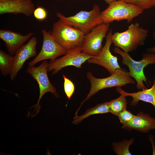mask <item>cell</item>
Here are the masks:
<instances>
[{
  "instance_id": "6da1fadb",
  "label": "cell",
  "mask_w": 155,
  "mask_h": 155,
  "mask_svg": "<svg viewBox=\"0 0 155 155\" xmlns=\"http://www.w3.org/2000/svg\"><path fill=\"white\" fill-rule=\"evenodd\" d=\"M86 75L90 84V90L85 99L81 102L75 115H78L82 104L100 90L107 88L121 87L128 84L135 83L129 72L122 68L117 70L109 76L104 78H95L90 71L88 72Z\"/></svg>"
},
{
  "instance_id": "7a4b0ae2",
  "label": "cell",
  "mask_w": 155,
  "mask_h": 155,
  "mask_svg": "<svg viewBox=\"0 0 155 155\" xmlns=\"http://www.w3.org/2000/svg\"><path fill=\"white\" fill-rule=\"evenodd\" d=\"M148 33V29L140 27L138 23L131 24L126 30L113 34V43L125 52H132L144 44Z\"/></svg>"
},
{
  "instance_id": "3957f363",
  "label": "cell",
  "mask_w": 155,
  "mask_h": 155,
  "mask_svg": "<svg viewBox=\"0 0 155 155\" xmlns=\"http://www.w3.org/2000/svg\"><path fill=\"white\" fill-rule=\"evenodd\" d=\"M50 33L55 40L68 52L81 49L85 34L79 29L59 19L53 24Z\"/></svg>"
},
{
  "instance_id": "277c9868",
  "label": "cell",
  "mask_w": 155,
  "mask_h": 155,
  "mask_svg": "<svg viewBox=\"0 0 155 155\" xmlns=\"http://www.w3.org/2000/svg\"><path fill=\"white\" fill-rule=\"evenodd\" d=\"M114 52L120 55L122 58V63L127 66L129 69L130 76L134 78L137 82L136 86L138 89L143 90L146 89L144 82L148 85V81L143 72L145 67L150 64H155V52L145 53L140 61L133 60L128 53L115 47L114 49Z\"/></svg>"
},
{
  "instance_id": "5b68a950",
  "label": "cell",
  "mask_w": 155,
  "mask_h": 155,
  "mask_svg": "<svg viewBox=\"0 0 155 155\" xmlns=\"http://www.w3.org/2000/svg\"><path fill=\"white\" fill-rule=\"evenodd\" d=\"M100 12L99 5L94 4L89 11L82 10L69 17H66L59 12L57 13L56 15L64 23L79 29L86 34L102 23L100 17Z\"/></svg>"
},
{
  "instance_id": "8992f818",
  "label": "cell",
  "mask_w": 155,
  "mask_h": 155,
  "mask_svg": "<svg viewBox=\"0 0 155 155\" xmlns=\"http://www.w3.org/2000/svg\"><path fill=\"white\" fill-rule=\"evenodd\" d=\"M143 11L135 5L117 0L109 4L106 9L101 12L100 17L102 23L110 24L123 20H127L129 23Z\"/></svg>"
},
{
  "instance_id": "52a82bcc",
  "label": "cell",
  "mask_w": 155,
  "mask_h": 155,
  "mask_svg": "<svg viewBox=\"0 0 155 155\" xmlns=\"http://www.w3.org/2000/svg\"><path fill=\"white\" fill-rule=\"evenodd\" d=\"M49 63L44 60L39 66L28 67L26 72L30 74L37 82L39 88V96L37 104L31 107H35L36 111V113L32 117L35 116L39 112L40 108L39 104L40 101L46 93L50 92L57 98L59 97V95L56 88L52 85L49 79L47 72Z\"/></svg>"
},
{
  "instance_id": "ba28073f",
  "label": "cell",
  "mask_w": 155,
  "mask_h": 155,
  "mask_svg": "<svg viewBox=\"0 0 155 155\" xmlns=\"http://www.w3.org/2000/svg\"><path fill=\"white\" fill-rule=\"evenodd\" d=\"M43 43L41 49L38 54L28 63V67L34 66L42 61L50 59L53 61L60 56L65 55L67 51L59 44L53 38L51 33L43 29Z\"/></svg>"
},
{
  "instance_id": "9c48e42d",
  "label": "cell",
  "mask_w": 155,
  "mask_h": 155,
  "mask_svg": "<svg viewBox=\"0 0 155 155\" xmlns=\"http://www.w3.org/2000/svg\"><path fill=\"white\" fill-rule=\"evenodd\" d=\"M109 27V23H103L85 34L81 47L82 51L92 56L97 55L103 47L102 43Z\"/></svg>"
},
{
  "instance_id": "30bf717a",
  "label": "cell",
  "mask_w": 155,
  "mask_h": 155,
  "mask_svg": "<svg viewBox=\"0 0 155 155\" xmlns=\"http://www.w3.org/2000/svg\"><path fill=\"white\" fill-rule=\"evenodd\" d=\"M92 56L82 51L81 49L69 51L64 56L49 63L48 71H52V75L57 73L63 68L68 66H74L78 68Z\"/></svg>"
},
{
  "instance_id": "8fae6325",
  "label": "cell",
  "mask_w": 155,
  "mask_h": 155,
  "mask_svg": "<svg viewBox=\"0 0 155 155\" xmlns=\"http://www.w3.org/2000/svg\"><path fill=\"white\" fill-rule=\"evenodd\" d=\"M112 34V30L111 29L106 35L105 44L100 53L87 60L89 63L96 64L104 67L111 75L117 70L121 68L118 63L117 57L113 55L110 51L111 46L113 43Z\"/></svg>"
},
{
  "instance_id": "7c38bea8",
  "label": "cell",
  "mask_w": 155,
  "mask_h": 155,
  "mask_svg": "<svg viewBox=\"0 0 155 155\" xmlns=\"http://www.w3.org/2000/svg\"><path fill=\"white\" fill-rule=\"evenodd\" d=\"M37 43V38L33 36L17 50L14 56L13 66L9 74L11 80H13L27 60L36 55Z\"/></svg>"
},
{
  "instance_id": "4fadbf2b",
  "label": "cell",
  "mask_w": 155,
  "mask_h": 155,
  "mask_svg": "<svg viewBox=\"0 0 155 155\" xmlns=\"http://www.w3.org/2000/svg\"><path fill=\"white\" fill-rule=\"evenodd\" d=\"M35 10L31 0H0V14H22L31 16Z\"/></svg>"
},
{
  "instance_id": "5bb4252c",
  "label": "cell",
  "mask_w": 155,
  "mask_h": 155,
  "mask_svg": "<svg viewBox=\"0 0 155 155\" xmlns=\"http://www.w3.org/2000/svg\"><path fill=\"white\" fill-rule=\"evenodd\" d=\"M34 35L30 32L23 35L9 30L0 29V38L5 42L10 54L15 55L17 50Z\"/></svg>"
},
{
  "instance_id": "9a60e30c",
  "label": "cell",
  "mask_w": 155,
  "mask_h": 155,
  "mask_svg": "<svg viewBox=\"0 0 155 155\" xmlns=\"http://www.w3.org/2000/svg\"><path fill=\"white\" fill-rule=\"evenodd\" d=\"M122 127L129 130L134 129L144 133H148L155 128V118L148 114L140 112L135 115L129 122L123 124Z\"/></svg>"
},
{
  "instance_id": "2e32d148",
  "label": "cell",
  "mask_w": 155,
  "mask_h": 155,
  "mask_svg": "<svg viewBox=\"0 0 155 155\" xmlns=\"http://www.w3.org/2000/svg\"><path fill=\"white\" fill-rule=\"evenodd\" d=\"M152 86L150 88H147L137 92L128 93L122 89L121 87H116L117 91L120 94L125 96H131L133 98L130 105L135 106L140 100L150 103L155 107V78Z\"/></svg>"
},
{
  "instance_id": "e0dca14e",
  "label": "cell",
  "mask_w": 155,
  "mask_h": 155,
  "mask_svg": "<svg viewBox=\"0 0 155 155\" xmlns=\"http://www.w3.org/2000/svg\"><path fill=\"white\" fill-rule=\"evenodd\" d=\"M108 113H110L109 102L99 104L93 108L87 109L83 115L74 117L72 123L74 124H78L91 115Z\"/></svg>"
},
{
  "instance_id": "ac0fdd59",
  "label": "cell",
  "mask_w": 155,
  "mask_h": 155,
  "mask_svg": "<svg viewBox=\"0 0 155 155\" xmlns=\"http://www.w3.org/2000/svg\"><path fill=\"white\" fill-rule=\"evenodd\" d=\"M14 56L0 50V69L1 74L6 76L10 74L13 66Z\"/></svg>"
},
{
  "instance_id": "d6986e66",
  "label": "cell",
  "mask_w": 155,
  "mask_h": 155,
  "mask_svg": "<svg viewBox=\"0 0 155 155\" xmlns=\"http://www.w3.org/2000/svg\"><path fill=\"white\" fill-rule=\"evenodd\" d=\"M124 95L121 94L119 98L109 102L110 113L117 116L121 112L126 109L127 101Z\"/></svg>"
},
{
  "instance_id": "ffe728a7",
  "label": "cell",
  "mask_w": 155,
  "mask_h": 155,
  "mask_svg": "<svg viewBox=\"0 0 155 155\" xmlns=\"http://www.w3.org/2000/svg\"><path fill=\"white\" fill-rule=\"evenodd\" d=\"M133 139L113 143V149L116 153L118 155H131L129 151L130 146L133 144Z\"/></svg>"
},
{
  "instance_id": "44dd1931",
  "label": "cell",
  "mask_w": 155,
  "mask_h": 155,
  "mask_svg": "<svg viewBox=\"0 0 155 155\" xmlns=\"http://www.w3.org/2000/svg\"><path fill=\"white\" fill-rule=\"evenodd\" d=\"M135 5L144 10L155 7V0H117Z\"/></svg>"
},
{
  "instance_id": "7402d4cb",
  "label": "cell",
  "mask_w": 155,
  "mask_h": 155,
  "mask_svg": "<svg viewBox=\"0 0 155 155\" xmlns=\"http://www.w3.org/2000/svg\"><path fill=\"white\" fill-rule=\"evenodd\" d=\"M64 80V89L65 94L68 99H70L75 90V86L72 82L63 75Z\"/></svg>"
},
{
  "instance_id": "603a6c76",
  "label": "cell",
  "mask_w": 155,
  "mask_h": 155,
  "mask_svg": "<svg viewBox=\"0 0 155 155\" xmlns=\"http://www.w3.org/2000/svg\"><path fill=\"white\" fill-rule=\"evenodd\" d=\"M134 116L131 112L125 109L121 112L117 116L120 122L123 125L129 122Z\"/></svg>"
},
{
  "instance_id": "cb8c5ba5",
  "label": "cell",
  "mask_w": 155,
  "mask_h": 155,
  "mask_svg": "<svg viewBox=\"0 0 155 155\" xmlns=\"http://www.w3.org/2000/svg\"><path fill=\"white\" fill-rule=\"evenodd\" d=\"M33 14L35 18L39 20H44L47 16V13L46 10L41 7H38L35 9Z\"/></svg>"
},
{
  "instance_id": "d4e9b609",
  "label": "cell",
  "mask_w": 155,
  "mask_h": 155,
  "mask_svg": "<svg viewBox=\"0 0 155 155\" xmlns=\"http://www.w3.org/2000/svg\"><path fill=\"white\" fill-rule=\"evenodd\" d=\"M147 51L150 53L155 52V46L150 47L147 49Z\"/></svg>"
},
{
  "instance_id": "484cf974",
  "label": "cell",
  "mask_w": 155,
  "mask_h": 155,
  "mask_svg": "<svg viewBox=\"0 0 155 155\" xmlns=\"http://www.w3.org/2000/svg\"><path fill=\"white\" fill-rule=\"evenodd\" d=\"M105 2L107 4H109L112 2L117 0H104Z\"/></svg>"
},
{
  "instance_id": "4316f807",
  "label": "cell",
  "mask_w": 155,
  "mask_h": 155,
  "mask_svg": "<svg viewBox=\"0 0 155 155\" xmlns=\"http://www.w3.org/2000/svg\"><path fill=\"white\" fill-rule=\"evenodd\" d=\"M152 36L153 38L155 40V30L153 33Z\"/></svg>"
},
{
  "instance_id": "83f0119b",
  "label": "cell",
  "mask_w": 155,
  "mask_h": 155,
  "mask_svg": "<svg viewBox=\"0 0 155 155\" xmlns=\"http://www.w3.org/2000/svg\"></svg>"
}]
</instances>
